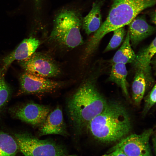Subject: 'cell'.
<instances>
[{"label": "cell", "mask_w": 156, "mask_h": 156, "mask_svg": "<svg viewBox=\"0 0 156 156\" xmlns=\"http://www.w3.org/2000/svg\"><path fill=\"white\" fill-rule=\"evenodd\" d=\"M77 156L74 155H69V156Z\"/></svg>", "instance_id": "cell-25"}, {"label": "cell", "mask_w": 156, "mask_h": 156, "mask_svg": "<svg viewBox=\"0 0 156 156\" xmlns=\"http://www.w3.org/2000/svg\"><path fill=\"white\" fill-rule=\"evenodd\" d=\"M127 71L125 64L117 63L112 64L109 81L114 83L121 88L124 94L127 97L129 94L127 89Z\"/></svg>", "instance_id": "cell-16"}, {"label": "cell", "mask_w": 156, "mask_h": 156, "mask_svg": "<svg viewBox=\"0 0 156 156\" xmlns=\"http://www.w3.org/2000/svg\"><path fill=\"white\" fill-rule=\"evenodd\" d=\"M94 79H86L69 98L67 105L73 129L81 132L94 117L101 113L107 102L98 90Z\"/></svg>", "instance_id": "cell-1"}, {"label": "cell", "mask_w": 156, "mask_h": 156, "mask_svg": "<svg viewBox=\"0 0 156 156\" xmlns=\"http://www.w3.org/2000/svg\"><path fill=\"white\" fill-rule=\"evenodd\" d=\"M87 127L92 135L101 142L120 140L130 131L131 125L129 114L119 102L107 103L103 110L92 119Z\"/></svg>", "instance_id": "cell-2"}, {"label": "cell", "mask_w": 156, "mask_h": 156, "mask_svg": "<svg viewBox=\"0 0 156 156\" xmlns=\"http://www.w3.org/2000/svg\"><path fill=\"white\" fill-rule=\"evenodd\" d=\"M36 7L37 9H38L41 3L42 0H34Z\"/></svg>", "instance_id": "cell-24"}, {"label": "cell", "mask_w": 156, "mask_h": 156, "mask_svg": "<svg viewBox=\"0 0 156 156\" xmlns=\"http://www.w3.org/2000/svg\"><path fill=\"white\" fill-rule=\"evenodd\" d=\"M14 138L19 150L24 156H65L66 152L62 146L49 140H41L29 133H15Z\"/></svg>", "instance_id": "cell-5"}, {"label": "cell", "mask_w": 156, "mask_h": 156, "mask_svg": "<svg viewBox=\"0 0 156 156\" xmlns=\"http://www.w3.org/2000/svg\"><path fill=\"white\" fill-rule=\"evenodd\" d=\"M113 31V36L104 51V52L117 48L121 44L126 35V31L124 27L118 28Z\"/></svg>", "instance_id": "cell-20"}, {"label": "cell", "mask_w": 156, "mask_h": 156, "mask_svg": "<svg viewBox=\"0 0 156 156\" xmlns=\"http://www.w3.org/2000/svg\"><path fill=\"white\" fill-rule=\"evenodd\" d=\"M150 18L151 21L153 24H155L156 23V12L155 10L153 11L150 14Z\"/></svg>", "instance_id": "cell-23"}, {"label": "cell", "mask_w": 156, "mask_h": 156, "mask_svg": "<svg viewBox=\"0 0 156 156\" xmlns=\"http://www.w3.org/2000/svg\"><path fill=\"white\" fill-rule=\"evenodd\" d=\"M151 85L142 71L140 69H136L132 85V98L136 105H138L140 104L148 87Z\"/></svg>", "instance_id": "cell-15"}, {"label": "cell", "mask_w": 156, "mask_h": 156, "mask_svg": "<svg viewBox=\"0 0 156 156\" xmlns=\"http://www.w3.org/2000/svg\"><path fill=\"white\" fill-rule=\"evenodd\" d=\"M153 132V129H149L141 134L124 137L108 152L119 149L127 156H152L149 140Z\"/></svg>", "instance_id": "cell-7"}, {"label": "cell", "mask_w": 156, "mask_h": 156, "mask_svg": "<svg viewBox=\"0 0 156 156\" xmlns=\"http://www.w3.org/2000/svg\"><path fill=\"white\" fill-rule=\"evenodd\" d=\"M156 0H114L107 17L86 43L95 51L107 34L128 25L141 12L154 5Z\"/></svg>", "instance_id": "cell-3"}, {"label": "cell", "mask_w": 156, "mask_h": 156, "mask_svg": "<svg viewBox=\"0 0 156 156\" xmlns=\"http://www.w3.org/2000/svg\"><path fill=\"white\" fill-rule=\"evenodd\" d=\"M102 5L103 2L101 1L93 3L91 10L83 18L82 27L88 35L96 32L101 25V9Z\"/></svg>", "instance_id": "cell-14"}, {"label": "cell", "mask_w": 156, "mask_h": 156, "mask_svg": "<svg viewBox=\"0 0 156 156\" xmlns=\"http://www.w3.org/2000/svg\"><path fill=\"white\" fill-rule=\"evenodd\" d=\"M130 42L129 34L127 31L125 38L121 46L116 52L111 60L112 64L121 63L125 64L132 63L135 57Z\"/></svg>", "instance_id": "cell-17"}, {"label": "cell", "mask_w": 156, "mask_h": 156, "mask_svg": "<svg viewBox=\"0 0 156 156\" xmlns=\"http://www.w3.org/2000/svg\"><path fill=\"white\" fill-rule=\"evenodd\" d=\"M128 25L130 42L134 47L153 34L155 30L154 26L147 23L143 15L137 16Z\"/></svg>", "instance_id": "cell-12"}, {"label": "cell", "mask_w": 156, "mask_h": 156, "mask_svg": "<svg viewBox=\"0 0 156 156\" xmlns=\"http://www.w3.org/2000/svg\"><path fill=\"white\" fill-rule=\"evenodd\" d=\"M82 19L77 10H62L55 17L49 40L67 48L73 49L81 45L83 42L80 32Z\"/></svg>", "instance_id": "cell-4"}, {"label": "cell", "mask_w": 156, "mask_h": 156, "mask_svg": "<svg viewBox=\"0 0 156 156\" xmlns=\"http://www.w3.org/2000/svg\"><path fill=\"white\" fill-rule=\"evenodd\" d=\"M49 107L30 102L12 107L10 109L15 118L34 126H40L50 113Z\"/></svg>", "instance_id": "cell-9"}, {"label": "cell", "mask_w": 156, "mask_h": 156, "mask_svg": "<svg viewBox=\"0 0 156 156\" xmlns=\"http://www.w3.org/2000/svg\"><path fill=\"white\" fill-rule=\"evenodd\" d=\"M40 135L67 134L62 111L58 107L50 112L39 129Z\"/></svg>", "instance_id": "cell-11"}, {"label": "cell", "mask_w": 156, "mask_h": 156, "mask_svg": "<svg viewBox=\"0 0 156 156\" xmlns=\"http://www.w3.org/2000/svg\"><path fill=\"white\" fill-rule=\"evenodd\" d=\"M25 71L48 78L56 77L61 73L59 65L47 54L35 52L27 58L18 61Z\"/></svg>", "instance_id": "cell-6"}, {"label": "cell", "mask_w": 156, "mask_h": 156, "mask_svg": "<svg viewBox=\"0 0 156 156\" xmlns=\"http://www.w3.org/2000/svg\"><path fill=\"white\" fill-rule=\"evenodd\" d=\"M156 38L148 46L142 49L136 54L135 59L132 63L135 69L143 72L148 81L152 84L153 79L151 74L150 64L151 59L156 53Z\"/></svg>", "instance_id": "cell-13"}, {"label": "cell", "mask_w": 156, "mask_h": 156, "mask_svg": "<svg viewBox=\"0 0 156 156\" xmlns=\"http://www.w3.org/2000/svg\"><path fill=\"white\" fill-rule=\"evenodd\" d=\"M5 71L2 68L0 69V111L5 106L11 95L10 88L4 79Z\"/></svg>", "instance_id": "cell-19"}, {"label": "cell", "mask_w": 156, "mask_h": 156, "mask_svg": "<svg viewBox=\"0 0 156 156\" xmlns=\"http://www.w3.org/2000/svg\"><path fill=\"white\" fill-rule=\"evenodd\" d=\"M19 150L14 138L0 131V156H15Z\"/></svg>", "instance_id": "cell-18"}, {"label": "cell", "mask_w": 156, "mask_h": 156, "mask_svg": "<svg viewBox=\"0 0 156 156\" xmlns=\"http://www.w3.org/2000/svg\"><path fill=\"white\" fill-rule=\"evenodd\" d=\"M18 95L50 92L62 87L61 82L24 71L20 75Z\"/></svg>", "instance_id": "cell-8"}, {"label": "cell", "mask_w": 156, "mask_h": 156, "mask_svg": "<svg viewBox=\"0 0 156 156\" xmlns=\"http://www.w3.org/2000/svg\"><path fill=\"white\" fill-rule=\"evenodd\" d=\"M103 156H127L122 151L116 149L111 152H108L104 155Z\"/></svg>", "instance_id": "cell-22"}, {"label": "cell", "mask_w": 156, "mask_h": 156, "mask_svg": "<svg viewBox=\"0 0 156 156\" xmlns=\"http://www.w3.org/2000/svg\"><path fill=\"white\" fill-rule=\"evenodd\" d=\"M156 84L153 86L151 90L144 99V105L142 111L144 115L146 114L156 103Z\"/></svg>", "instance_id": "cell-21"}, {"label": "cell", "mask_w": 156, "mask_h": 156, "mask_svg": "<svg viewBox=\"0 0 156 156\" xmlns=\"http://www.w3.org/2000/svg\"><path fill=\"white\" fill-rule=\"evenodd\" d=\"M40 44L38 39L32 37L24 39L14 50L3 58L2 69L5 71L14 61L23 60L30 57Z\"/></svg>", "instance_id": "cell-10"}]
</instances>
